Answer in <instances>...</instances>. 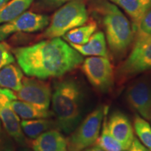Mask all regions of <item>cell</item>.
Returning a JSON list of instances; mask_svg holds the SVG:
<instances>
[{
    "instance_id": "cell-12",
    "label": "cell",
    "mask_w": 151,
    "mask_h": 151,
    "mask_svg": "<svg viewBox=\"0 0 151 151\" xmlns=\"http://www.w3.org/2000/svg\"><path fill=\"white\" fill-rule=\"evenodd\" d=\"M107 124L109 132L123 150L129 148L134 139V129L129 118L120 111H116L111 114Z\"/></svg>"
},
{
    "instance_id": "cell-26",
    "label": "cell",
    "mask_w": 151,
    "mask_h": 151,
    "mask_svg": "<svg viewBox=\"0 0 151 151\" xmlns=\"http://www.w3.org/2000/svg\"><path fill=\"white\" fill-rule=\"evenodd\" d=\"M14 150L10 143L4 140V139L0 135V151H12Z\"/></svg>"
},
{
    "instance_id": "cell-7",
    "label": "cell",
    "mask_w": 151,
    "mask_h": 151,
    "mask_svg": "<svg viewBox=\"0 0 151 151\" xmlns=\"http://www.w3.org/2000/svg\"><path fill=\"white\" fill-rule=\"evenodd\" d=\"M151 69V37L136 40L131 53L118 69L120 79Z\"/></svg>"
},
{
    "instance_id": "cell-29",
    "label": "cell",
    "mask_w": 151,
    "mask_h": 151,
    "mask_svg": "<svg viewBox=\"0 0 151 151\" xmlns=\"http://www.w3.org/2000/svg\"><path fill=\"white\" fill-rule=\"evenodd\" d=\"M10 0H0V8H1L3 6H4Z\"/></svg>"
},
{
    "instance_id": "cell-20",
    "label": "cell",
    "mask_w": 151,
    "mask_h": 151,
    "mask_svg": "<svg viewBox=\"0 0 151 151\" xmlns=\"http://www.w3.org/2000/svg\"><path fill=\"white\" fill-rule=\"evenodd\" d=\"M97 25L95 22L92 21L85 25H81L71 29L63 36L64 39L69 43L83 45L89 41L91 36L95 32Z\"/></svg>"
},
{
    "instance_id": "cell-2",
    "label": "cell",
    "mask_w": 151,
    "mask_h": 151,
    "mask_svg": "<svg viewBox=\"0 0 151 151\" xmlns=\"http://www.w3.org/2000/svg\"><path fill=\"white\" fill-rule=\"evenodd\" d=\"M52 107L59 129L70 134L78 126L82 117L83 92L74 78H66L55 86Z\"/></svg>"
},
{
    "instance_id": "cell-18",
    "label": "cell",
    "mask_w": 151,
    "mask_h": 151,
    "mask_svg": "<svg viewBox=\"0 0 151 151\" xmlns=\"http://www.w3.org/2000/svg\"><path fill=\"white\" fill-rule=\"evenodd\" d=\"M11 106L19 118L23 120L47 118L52 116V113L48 110L39 109L35 105L19 99H13L11 101Z\"/></svg>"
},
{
    "instance_id": "cell-23",
    "label": "cell",
    "mask_w": 151,
    "mask_h": 151,
    "mask_svg": "<svg viewBox=\"0 0 151 151\" xmlns=\"http://www.w3.org/2000/svg\"><path fill=\"white\" fill-rule=\"evenodd\" d=\"M134 34L136 40L151 37V9L141 19Z\"/></svg>"
},
{
    "instance_id": "cell-13",
    "label": "cell",
    "mask_w": 151,
    "mask_h": 151,
    "mask_svg": "<svg viewBox=\"0 0 151 151\" xmlns=\"http://www.w3.org/2000/svg\"><path fill=\"white\" fill-rule=\"evenodd\" d=\"M33 151H68L67 139L58 129L43 132L32 143Z\"/></svg>"
},
{
    "instance_id": "cell-21",
    "label": "cell",
    "mask_w": 151,
    "mask_h": 151,
    "mask_svg": "<svg viewBox=\"0 0 151 151\" xmlns=\"http://www.w3.org/2000/svg\"><path fill=\"white\" fill-rule=\"evenodd\" d=\"M108 111L109 109H107L105 112L104 117L103 127L101 135L98 137L97 140L94 144L101 147L106 151H123L124 150L121 145L113 137L109 130L108 124H107Z\"/></svg>"
},
{
    "instance_id": "cell-31",
    "label": "cell",
    "mask_w": 151,
    "mask_h": 151,
    "mask_svg": "<svg viewBox=\"0 0 151 151\" xmlns=\"http://www.w3.org/2000/svg\"><path fill=\"white\" fill-rule=\"evenodd\" d=\"M0 130H1V121H0Z\"/></svg>"
},
{
    "instance_id": "cell-15",
    "label": "cell",
    "mask_w": 151,
    "mask_h": 151,
    "mask_svg": "<svg viewBox=\"0 0 151 151\" xmlns=\"http://www.w3.org/2000/svg\"><path fill=\"white\" fill-rule=\"evenodd\" d=\"M69 44L82 55L100 57L108 55L105 36L102 32H94L90 38L89 41L85 44Z\"/></svg>"
},
{
    "instance_id": "cell-16",
    "label": "cell",
    "mask_w": 151,
    "mask_h": 151,
    "mask_svg": "<svg viewBox=\"0 0 151 151\" xmlns=\"http://www.w3.org/2000/svg\"><path fill=\"white\" fill-rule=\"evenodd\" d=\"M20 125L24 134L32 139H35L48 130L59 129L57 122L50 118L23 120L20 122Z\"/></svg>"
},
{
    "instance_id": "cell-8",
    "label": "cell",
    "mask_w": 151,
    "mask_h": 151,
    "mask_svg": "<svg viewBox=\"0 0 151 151\" xmlns=\"http://www.w3.org/2000/svg\"><path fill=\"white\" fill-rule=\"evenodd\" d=\"M17 99L39 107L48 110L52 97L50 84L46 81L35 77H23L22 87L16 92Z\"/></svg>"
},
{
    "instance_id": "cell-5",
    "label": "cell",
    "mask_w": 151,
    "mask_h": 151,
    "mask_svg": "<svg viewBox=\"0 0 151 151\" xmlns=\"http://www.w3.org/2000/svg\"><path fill=\"white\" fill-rule=\"evenodd\" d=\"M107 106H100L75 128L67 139L68 151H83L93 146L99 136L101 122Z\"/></svg>"
},
{
    "instance_id": "cell-30",
    "label": "cell",
    "mask_w": 151,
    "mask_h": 151,
    "mask_svg": "<svg viewBox=\"0 0 151 151\" xmlns=\"http://www.w3.org/2000/svg\"><path fill=\"white\" fill-rule=\"evenodd\" d=\"M18 151H32V150L29 148H27V147H23V148H20Z\"/></svg>"
},
{
    "instance_id": "cell-4",
    "label": "cell",
    "mask_w": 151,
    "mask_h": 151,
    "mask_svg": "<svg viewBox=\"0 0 151 151\" xmlns=\"http://www.w3.org/2000/svg\"><path fill=\"white\" fill-rule=\"evenodd\" d=\"M88 20V13L83 1H69L55 13L42 37L52 39L63 37L71 29L84 24Z\"/></svg>"
},
{
    "instance_id": "cell-1",
    "label": "cell",
    "mask_w": 151,
    "mask_h": 151,
    "mask_svg": "<svg viewBox=\"0 0 151 151\" xmlns=\"http://www.w3.org/2000/svg\"><path fill=\"white\" fill-rule=\"evenodd\" d=\"M26 75L39 79L60 78L82 64V55L60 37L12 50Z\"/></svg>"
},
{
    "instance_id": "cell-17",
    "label": "cell",
    "mask_w": 151,
    "mask_h": 151,
    "mask_svg": "<svg viewBox=\"0 0 151 151\" xmlns=\"http://www.w3.org/2000/svg\"><path fill=\"white\" fill-rule=\"evenodd\" d=\"M22 70L14 63L6 65L0 69V88L18 92L22 87Z\"/></svg>"
},
{
    "instance_id": "cell-6",
    "label": "cell",
    "mask_w": 151,
    "mask_h": 151,
    "mask_svg": "<svg viewBox=\"0 0 151 151\" xmlns=\"http://www.w3.org/2000/svg\"><path fill=\"white\" fill-rule=\"evenodd\" d=\"M81 69L92 86L102 92H107L113 86V69L107 57L93 56L82 62Z\"/></svg>"
},
{
    "instance_id": "cell-11",
    "label": "cell",
    "mask_w": 151,
    "mask_h": 151,
    "mask_svg": "<svg viewBox=\"0 0 151 151\" xmlns=\"http://www.w3.org/2000/svg\"><path fill=\"white\" fill-rule=\"evenodd\" d=\"M129 104L145 119L151 118V80L138 79L130 85L126 92Z\"/></svg>"
},
{
    "instance_id": "cell-19",
    "label": "cell",
    "mask_w": 151,
    "mask_h": 151,
    "mask_svg": "<svg viewBox=\"0 0 151 151\" xmlns=\"http://www.w3.org/2000/svg\"><path fill=\"white\" fill-rule=\"evenodd\" d=\"M34 0H10L0 8V24L14 20L26 11Z\"/></svg>"
},
{
    "instance_id": "cell-32",
    "label": "cell",
    "mask_w": 151,
    "mask_h": 151,
    "mask_svg": "<svg viewBox=\"0 0 151 151\" xmlns=\"http://www.w3.org/2000/svg\"><path fill=\"white\" fill-rule=\"evenodd\" d=\"M150 121H151V118H150Z\"/></svg>"
},
{
    "instance_id": "cell-10",
    "label": "cell",
    "mask_w": 151,
    "mask_h": 151,
    "mask_svg": "<svg viewBox=\"0 0 151 151\" xmlns=\"http://www.w3.org/2000/svg\"><path fill=\"white\" fill-rule=\"evenodd\" d=\"M49 18L47 16L27 11L11 21L0 24V41L13 34L35 32L47 27Z\"/></svg>"
},
{
    "instance_id": "cell-28",
    "label": "cell",
    "mask_w": 151,
    "mask_h": 151,
    "mask_svg": "<svg viewBox=\"0 0 151 151\" xmlns=\"http://www.w3.org/2000/svg\"><path fill=\"white\" fill-rule=\"evenodd\" d=\"M83 151H106L104 150L103 148H101V147H99V146H97V145L96 144H94L93 146L89 147V148L85 149Z\"/></svg>"
},
{
    "instance_id": "cell-27",
    "label": "cell",
    "mask_w": 151,
    "mask_h": 151,
    "mask_svg": "<svg viewBox=\"0 0 151 151\" xmlns=\"http://www.w3.org/2000/svg\"><path fill=\"white\" fill-rule=\"evenodd\" d=\"M44 1L51 6H59L60 5L69 2V1H73V0H44Z\"/></svg>"
},
{
    "instance_id": "cell-25",
    "label": "cell",
    "mask_w": 151,
    "mask_h": 151,
    "mask_svg": "<svg viewBox=\"0 0 151 151\" xmlns=\"http://www.w3.org/2000/svg\"><path fill=\"white\" fill-rule=\"evenodd\" d=\"M123 151H151L147 148L144 145H143L139 140L137 138L134 139L133 141H132V144L126 150Z\"/></svg>"
},
{
    "instance_id": "cell-9",
    "label": "cell",
    "mask_w": 151,
    "mask_h": 151,
    "mask_svg": "<svg viewBox=\"0 0 151 151\" xmlns=\"http://www.w3.org/2000/svg\"><path fill=\"white\" fill-rule=\"evenodd\" d=\"M13 99H18L14 91L0 88V121L9 136L19 144L25 146L27 143L20 125V118L11 106Z\"/></svg>"
},
{
    "instance_id": "cell-24",
    "label": "cell",
    "mask_w": 151,
    "mask_h": 151,
    "mask_svg": "<svg viewBox=\"0 0 151 151\" xmlns=\"http://www.w3.org/2000/svg\"><path fill=\"white\" fill-rule=\"evenodd\" d=\"M15 57L10 46L6 42L0 41V69L6 65L14 63Z\"/></svg>"
},
{
    "instance_id": "cell-14",
    "label": "cell",
    "mask_w": 151,
    "mask_h": 151,
    "mask_svg": "<svg viewBox=\"0 0 151 151\" xmlns=\"http://www.w3.org/2000/svg\"><path fill=\"white\" fill-rule=\"evenodd\" d=\"M125 11L132 20L134 34L143 16L151 9V0H110Z\"/></svg>"
},
{
    "instance_id": "cell-3",
    "label": "cell",
    "mask_w": 151,
    "mask_h": 151,
    "mask_svg": "<svg viewBox=\"0 0 151 151\" xmlns=\"http://www.w3.org/2000/svg\"><path fill=\"white\" fill-rule=\"evenodd\" d=\"M95 12L101 17L111 52L117 57L127 50L134 39V32L128 19L118 7L106 0H97Z\"/></svg>"
},
{
    "instance_id": "cell-22",
    "label": "cell",
    "mask_w": 151,
    "mask_h": 151,
    "mask_svg": "<svg viewBox=\"0 0 151 151\" xmlns=\"http://www.w3.org/2000/svg\"><path fill=\"white\" fill-rule=\"evenodd\" d=\"M134 128L136 134L143 144L151 150L150 124L139 115H136L134 119Z\"/></svg>"
}]
</instances>
